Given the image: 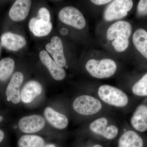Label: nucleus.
I'll list each match as a JSON object with an SVG mask.
<instances>
[{
	"instance_id": "1",
	"label": "nucleus",
	"mask_w": 147,
	"mask_h": 147,
	"mask_svg": "<svg viewBox=\"0 0 147 147\" xmlns=\"http://www.w3.org/2000/svg\"><path fill=\"white\" fill-rule=\"evenodd\" d=\"M131 24L126 21H119L112 24L107 32V38L117 52H124L128 48L131 35Z\"/></svg>"
},
{
	"instance_id": "2",
	"label": "nucleus",
	"mask_w": 147,
	"mask_h": 147,
	"mask_svg": "<svg viewBox=\"0 0 147 147\" xmlns=\"http://www.w3.org/2000/svg\"><path fill=\"white\" fill-rule=\"evenodd\" d=\"M88 72L94 78L102 79L113 76L115 73L117 65L115 62L110 59L100 60L91 59L86 65Z\"/></svg>"
},
{
	"instance_id": "3",
	"label": "nucleus",
	"mask_w": 147,
	"mask_h": 147,
	"mask_svg": "<svg viewBox=\"0 0 147 147\" xmlns=\"http://www.w3.org/2000/svg\"><path fill=\"white\" fill-rule=\"evenodd\" d=\"M101 100L109 105L117 107H123L128 104L129 98L122 90L110 85H104L99 87L98 91Z\"/></svg>"
},
{
	"instance_id": "4",
	"label": "nucleus",
	"mask_w": 147,
	"mask_h": 147,
	"mask_svg": "<svg viewBox=\"0 0 147 147\" xmlns=\"http://www.w3.org/2000/svg\"><path fill=\"white\" fill-rule=\"evenodd\" d=\"M102 107L100 100L87 95L78 96L73 103L74 111L83 115L90 116L96 114L101 110Z\"/></svg>"
},
{
	"instance_id": "5",
	"label": "nucleus",
	"mask_w": 147,
	"mask_h": 147,
	"mask_svg": "<svg viewBox=\"0 0 147 147\" xmlns=\"http://www.w3.org/2000/svg\"><path fill=\"white\" fill-rule=\"evenodd\" d=\"M133 5L131 0L112 1L104 11L103 17L105 21H111L125 17Z\"/></svg>"
},
{
	"instance_id": "6",
	"label": "nucleus",
	"mask_w": 147,
	"mask_h": 147,
	"mask_svg": "<svg viewBox=\"0 0 147 147\" xmlns=\"http://www.w3.org/2000/svg\"><path fill=\"white\" fill-rule=\"evenodd\" d=\"M59 19L63 24L75 28L82 29L86 25L84 15L77 8L71 6L62 9L59 13Z\"/></svg>"
},
{
	"instance_id": "7",
	"label": "nucleus",
	"mask_w": 147,
	"mask_h": 147,
	"mask_svg": "<svg viewBox=\"0 0 147 147\" xmlns=\"http://www.w3.org/2000/svg\"><path fill=\"white\" fill-rule=\"evenodd\" d=\"M45 119L42 116L33 115L25 116L18 121V127L20 131L27 134L38 132L44 128Z\"/></svg>"
},
{
	"instance_id": "8",
	"label": "nucleus",
	"mask_w": 147,
	"mask_h": 147,
	"mask_svg": "<svg viewBox=\"0 0 147 147\" xmlns=\"http://www.w3.org/2000/svg\"><path fill=\"white\" fill-rule=\"evenodd\" d=\"M108 119L103 117L92 122L90 124L89 127L91 131L95 134L101 135L108 140H111L117 136L119 129L115 125L108 126Z\"/></svg>"
},
{
	"instance_id": "9",
	"label": "nucleus",
	"mask_w": 147,
	"mask_h": 147,
	"mask_svg": "<svg viewBox=\"0 0 147 147\" xmlns=\"http://www.w3.org/2000/svg\"><path fill=\"white\" fill-rule=\"evenodd\" d=\"M24 80L23 73L20 71L15 72L11 79L6 90L7 99L14 104L21 101L20 88Z\"/></svg>"
},
{
	"instance_id": "10",
	"label": "nucleus",
	"mask_w": 147,
	"mask_h": 147,
	"mask_svg": "<svg viewBox=\"0 0 147 147\" xmlns=\"http://www.w3.org/2000/svg\"><path fill=\"white\" fill-rule=\"evenodd\" d=\"M133 128L139 132L147 131V102H143L135 109L131 119Z\"/></svg>"
},
{
	"instance_id": "11",
	"label": "nucleus",
	"mask_w": 147,
	"mask_h": 147,
	"mask_svg": "<svg viewBox=\"0 0 147 147\" xmlns=\"http://www.w3.org/2000/svg\"><path fill=\"white\" fill-rule=\"evenodd\" d=\"M45 48L58 65L62 68L65 66L66 61L64 54L63 45L60 38L53 37L51 42L46 45Z\"/></svg>"
},
{
	"instance_id": "12",
	"label": "nucleus",
	"mask_w": 147,
	"mask_h": 147,
	"mask_svg": "<svg viewBox=\"0 0 147 147\" xmlns=\"http://www.w3.org/2000/svg\"><path fill=\"white\" fill-rule=\"evenodd\" d=\"M39 56L42 63L46 67L53 79L57 81H61L65 79L66 73L64 69L52 59L47 51L42 50Z\"/></svg>"
},
{
	"instance_id": "13",
	"label": "nucleus",
	"mask_w": 147,
	"mask_h": 147,
	"mask_svg": "<svg viewBox=\"0 0 147 147\" xmlns=\"http://www.w3.org/2000/svg\"><path fill=\"white\" fill-rule=\"evenodd\" d=\"M42 85L35 81L28 82L24 85L21 91V101L24 103H30L41 94Z\"/></svg>"
},
{
	"instance_id": "14",
	"label": "nucleus",
	"mask_w": 147,
	"mask_h": 147,
	"mask_svg": "<svg viewBox=\"0 0 147 147\" xmlns=\"http://www.w3.org/2000/svg\"><path fill=\"white\" fill-rule=\"evenodd\" d=\"M31 4L30 0H17L9 10V17L13 21H23L28 15Z\"/></svg>"
},
{
	"instance_id": "15",
	"label": "nucleus",
	"mask_w": 147,
	"mask_h": 147,
	"mask_svg": "<svg viewBox=\"0 0 147 147\" xmlns=\"http://www.w3.org/2000/svg\"><path fill=\"white\" fill-rule=\"evenodd\" d=\"M1 45L7 50L17 51L25 46L26 41L22 36L6 32L3 34L1 37Z\"/></svg>"
},
{
	"instance_id": "16",
	"label": "nucleus",
	"mask_w": 147,
	"mask_h": 147,
	"mask_svg": "<svg viewBox=\"0 0 147 147\" xmlns=\"http://www.w3.org/2000/svg\"><path fill=\"white\" fill-rule=\"evenodd\" d=\"M44 115L45 119L55 128L63 129L68 125L67 118L63 114L57 112L51 107L45 108Z\"/></svg>"
},
{
	"instance_id": "17",
	"label": "nucleus",
	"mask_w": 147,
	"mask_h": 147,
	"mask_svg": "<svg viewBox=\"0 0 147 147\" xmlns=\"http://www.w3.org/2000/svg\"><path fill=\"white\" fill-rule=\"evenodd\" d=\"M118 147H144V139L136 131L127 130L120 137Z\"/></svg>"
},
{
	"instance_id": "18",
	"label": "nucleus",
	"mask_w": 147,
	"mask_h": 147,
	"mask_svg": "<svg viewBox=\"0 0 147 147\" xmlns=\"http://www.w3.org/2000/svg\"><path fill=\"white\" fill-rule=\"evenodd\" d=\"M29 27L34 36L41 37L50 33L53 28V25L51 22H45L35 17L32 18L29 21Z\"/></svg>"
},
{
	"instance_id": "19",
	"label": "nucleus",
	"mask_w": 147,
	"mask_h": 147,
	"mask_svg": "<svg viewBox=\"0 0 147 147\" xmlns=\"http://www.w3.org/2000/svg\"><path fill=\"white\" fill-rule=\"evenodd\" d=\"M132 41L137 50L147 59V32L144 29H137L133 35Z\"/></svg>"
},
{
	"instance_id": "20",
	"label": "nucleus",
	"mask_w": 147,
	"mask_h": 147,
	"mask_svg": "<svg viewBox=\"0 0 147 147\" xmlns=\"http://www.w3.org/2000/svg\"><path fill=\"white\" fill-rule=\"evenodd\" d=\"M45 144L43 138L33 134L23 135L18 141V147H44Z\"/></svg>"
},
{
	"instance_id": "21",
	"label": "nucleus",
	"mask_w": 147,
	"mask_h": 147,
	"mask_svg": "<svg viewBox=\"0 0 147 147\" xmlns=\"http://www.w3.org/2000/svg\"><path fill=\"white\" fill-rule=\"evenodd\" d=\"M15 62L9 57L3 58L0 61V81L4 82L8 80L13 73Z\"/></svg>"
},
{
	"instance_id": "22",
	"label": "nucleus",
	"mask_w": 147,
	"mask_h": 147,
	"mask_svg": "<svg viewBox=\"0 0 147 147\" xmlns=\"http://www.w3.org/2000/svg\"><path fill=\"white\" fill-rule=\"evenodd\" d=\"M132 92L138 96H147V73L133 85Z\"/></svg>"
},
{
	"instance_id": "23",
	"label": "nucleus",
	"mask_w": 147,
	"mask_h": 147,
	"mask_svg": "<svg viewBox=\"0 0 147 147\" xmlns=\"http://www.w3.org/2000/svg\"><path fill=\"white\" fill-rule=\"evenodd\" d=\"M37 18L47 22H50V11L45 7H41L38 12Z\"/></svg>"
},
{
	"instance_id": "24",
	"label": "nucleus",
	"mask_w": 147,
	"mask_h": 147,
	"mask_svg": "<svg viewBox=\"0 0 147 147\" xmlns=\"http://www.w3.org/2000/svg\"><path fill=\"white\" fill-rule=\"evenodd\" d=\"M137 12L140 16L147 15V0L139 1L137 6Z\"/></svg>"
},
{
	"instance_id": "25",
	"label": "nucleus",
	"mask_w": 147,
	"mask_h": 147,
	"mask_svg": "<svg viewBox=\"0 0 147 147\" xmlns=\"http://www.w3.org/2000/svg\"><path fill=\"white\" fill-rule=\"evenodd\" d=\"M91 2L93 3L94 4L96 5H101L111 2L112 1H108V0H92V1H91Z\"/></svg>"
},
{
	"instance_id": "26",
	"label": "nucleus",
	"mask_w": 147,
	"mask_h": 147,
	"mask_svg": "<svg viewBox=\"0 0 147 147\" xmlns=\"http://www.w3.org/2000/svg\"><path fill=\"white\" fill-rule=\"evenodd\" d=\"M5 137V134L4 132L1 129H0V146L3 142Z\"/></svg>"
},
{
	"instance_id": "27",
	"label": "nucleus",
	"mask_w": 147,
	"mask_h": 147,
	"mask_svg": "<svg viewBox=\"0 0 147 147\" xmlns=\"http://www.w3.org/2000/svg\"><path fill=\"white\" fill-rule=\"evenodd\" d=\"M68 32V30L67 29L65 28H63L61 29L60 30V33L62 35H65Z\"/></svg>"
},
{
	"instance_id": "28",
	"label": "nucleus",
	"mask_w": 147,
	"mask_h": 147,
	"mask_svg": "<svg viewBox=\"0 0 147 147\" xmlns=\"http://www.w3.org/2000/svg\"><path fill=\"white\" fill-rule=\"evenodd\" d=\"M44 147H57V146L54 144H46Z\"/></svg>"
},
{
	"instance_id": "29",
	"label": "nucleus",
	"mask_w": 147,
	"mask_h": 147,
	"mask_svg": "<svg viewBox=\"0 0 147 147\" xmlns=\"http://www.w3.org/2000/svg\"><path fill=\"white\" fill-rule=\"evenodd\" d=\"M92 147H103L102 146H101L99 144H96L94 145V146H93Z\"/></svg>"
},
{
	"instance_id": "30",
	"label": "nucleus",
	"mask_w": 147,
	"mask_h": 147,
	"mask_svg": "<svg viewBox=\"0 0 147 147\" xmlns=\"http://www.w3.org/2000/svg\"><path fill=\"white\" fill-rule=\"evenodd\" d=\"M1 45L0 44V53H1Z\"/></svg>"
}]
</instances>
